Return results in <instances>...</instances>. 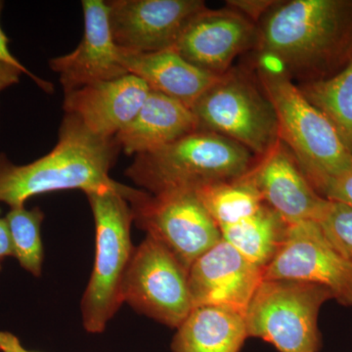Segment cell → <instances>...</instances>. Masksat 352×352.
Returning a JSON list of instances; mask_svg holds the SVG:
<instances>
[{"label": "cell", "instance_id": "obj_23", "mask_svg": "<svg viewBox=\"0 0 352 352\" xmlns=\"http://www.w3.org/2000/svg\"><path fill=\"white\" fill-rule=\"evenodd\" d=\"M6 219L12 241L14 258L34 276L43 271V245L41 240L43 210L38 207L28 210L23 207L10 208Z\"/></svg>", "mask_w": 352, "mask_h": 352}, {"label": "cell", "instance_id": "obj_22", "mask_svg": "<svg viewBox=\"0 0 352 352\" xmlns=\"http://www.w3.org/2000/svg\"><path fill=\"white\" fill-rule=\"evenodd\" d=\"M298 87L327 118L352 154V61L330 78L298 83Z\"/></svg>", "mask_w": 352, "mask_h": 352}, {"label": "cell", "instance_id": "obj_15", "mask_svg": "<svg viewBox=\"0 0 352 352\" xmlns=\"http://www.w3.org/2000/svg\"><path fill=\"white\" fill-rule=\"evenodd\" d=\"M263 268L221 238L189 268L188 285L194 307L219 305L245 314L263 281Z\"/></svg>", "mask_w": 352, "mask_h": 352}, {"label": "cell", "instance_id": "obj_19", "mask_svg": "<svg viewBox=\"0 0 352 352\" xmlns=\"http://www.w3.org/2000/svg\"><path fill=\"white\" fill-rule=\"evenodd\" d=\"M248 335L245 314L219 305L191 310L177 328L173 352H239Z\"/></svg>", "mask_w": 352, "mask_h": 352}, {"label": "cell", "instance_id": "obj_6", "mask_svg": "<svg viewBox=\"0 0 352 352\" xmlns=\"http://www.w3.org/2000/svg\"><path fill=\"white\" fill-rule=\"evenodd\" d=\"M332 298V293L319 285L263 279L245 312L248 335L270 342L279 352H317L321 346L319 311Z\"/></svg>", "mask_w": 352, "mask_h": 352}, {"label": "cell", "instance_id": "obj_20", "mask_svg": "<svg viewBox=\"0 0 352 352\" xmlns=\"http://www.w3.org/2000/svg\"><path fill=\"white\" fill-rule=\"evenodd\" d=\"M289 224L264 204L251 217L220 229L221 238L258 267L265 270L276 256Z\"/></svg>", "mask_w": 352, "mask_h": 352}, {"label": "cell", "instance_id": "obj_10", "mask_svg": "<svg viewBox=\"0 0 352 352\" xmlns=\"http://www.w3.org/2000/svg\"><path fill=\"white\" fill-rule=\"evenodd\" d=\"M263 279L319 285L340 305L352 307V264L331 244L318 222L289 224Z\"/></svg>", "mask_w": 352, "mask_h": 352}, {"label": "cell", "instance_id": "obj_7", "mask_svg": "<svg viewBox=\"0 0 352 352\" xmlns=\"http://www.w3.org/2000/svg\"><path fill=\"white\" fill-rule=\"evenodd\" d=\"M199 129L214 132L263 157L279 140L276 113L259 83L230 69L191 108Z\"/></svg>", "mask_w": 352, "mask_h": 352}, {"label": "cell", "instance_id": "obj_9", "mask_svg": "<svg viewBox=\"0 0 352 352\" xmlns=\"http://www.w3.org/2000/svg\"><path fill=\"white\" fill-rule=\"evenodd\" d=\"M122 295L139 314L171 328L179 327L194 308L188 271L150 236L134 249Z\"/></svg>", "mask_w": 352, "mask_h": 352}, {"label": "cell", "instance_id": "obj_30", "mask_svg": "<svg viewBox=\"0 0 352 352\" xmlns=\"http://www.w3.org/2000/svg\"><path fill=\"white\" fill-rule=\"evenodd\" d=\"M0 352H34L25 349L14 333L0 331Z\"/></svg>", "mask_w": 352, "mask_h": 352}, {"label": "cell", "instance_id": "obj_24", "mask_svg": "<svg viewBox=\"0 0 352 352\" xmlns=\"http://www.w3.org/2000/svg\"><path fill=\"white\" fill-rule=\"evenodd\" d=\"M318 224L331 244L352 264V208L330 201Z\"/></svg>", "mask_w": 352, "mask_h": 352}, {"label": "cell", "instance_id": "obj_29", "mask_svg": "<svg viewBox=\"0 0 352 352\" xmlns=\"http://www.w3.org/2000/svg\"><path fill=\"white\" fill-rule=\"evenodd\" d=\"M14 256L12 241L6 217H0V263L4 258Z\"/></svg>", "mask_w": 352, "mask_h": 352}, {"label": "cell", "instance_id": "obj_4", "mask_svg": "<svg viewBox=\"0 0 352 352\" xmlns=\"http://www.w3.org/2000/svg\"><path fill=\"white\" fill-rule=\"evenodd\" d=\"M256 78L276 113L280 140L321 195L329 180L351 168V153L327 118L284 72L261 63Z\"/></svg>", "mask_w": 352, "mask_h": 352}, {"label": "cell", "instance_id": "obj_5", "mask_svg": "<svg viewBox=\"0 0 352 352\" xmlns=\"http://www.w3.org/2000/svg\"><path fill=\"white\" fill-rule=\"evenodd\" d=\"M126 185L85 194L96 230L94 270L82 302L83 326L88 333L107 327L122 302V284L134 249L131 229L133 217L124 198Z\"/></svg>", "mask_w": 352, "mask_h": 352}, {"label": "cell", "instance_id": "obj_2", "mask_svg": "<svg viewBox=\"0 0 352 352\" xmlns=\"http://www.w3.org/2000/svg\"><path fill=\"white\" fill-rule=\"evenodd\" d=\"M122 151L116 138H103L78 118L64 113L52 151L23 166L0 154V203L23 207L34 196L62 190L85 194L117 186L110 171Z\"/></svg>", "mask_w": 352, "mask_h": 352}, {"label": "cell", "instance_id": "obj_18", "mask_svg": "<svg viewBox=\"0 0 352 352\" xmlns=\"http://www.w3.org/2000/svg\"><path fill=\"white\" fill-rule=\"evenodd\" d=\"M198 129L199 122L191 109L151 90L138 115L115 138L122 151L136 156L164 147Z\"/></svg>", "mask_w": 352, "mask_h": 352}, {"label": "cell", "instance_id": "obj_12", "mask_svg": "<svg viewBox=\"0 0 352 352\" xmlns=\"http://www.w3.org/2000/svg\"><path fill=\"white\" fill-rule=\"evenodd\" d=\"M256 43L258 25L249 18L231 8H206L189 21L173 50L198 68L222 76Z\"/></svg>", "mask_w": 352, "mask_h": 352}, {"label": "cell", "instance_id": "obj_31", "mask_svg": "<svg viewBox=\"0 0 352 352\" xmlns=\"http://www.w3.org/2000/svg\"><path fill=\"white\" fill-rule=\"evenodd\" d=\"M0 270H1V263H0Z\"/></svg>", "mask_w": 352, "mask_h": 352}, {"label": "cell", "instance_id": "obj_14", "mask_svg": "<svg viewBox=\"0 0 352 352\" xmlns=\"http://www.w3.org/2000/svg\"><path fill=\"white\" fill-rule=\"evenodd\" d=\"M248 175L264 203L288 224L319 222L330 206V201L310 184L280 139L265 155L256 157Z\"/></svg>", "mask_w": 352, "mask_h": 352}, {"label": "cell", "instance_id": "obj_21", "mask_svg": "<svg viewBox=\"0 0 352 352\" xmlns=\"http://www.w3.org/2000/svg\"><path fill=\"white\" fill-rule=\"evenodd\" d=\"M248 173L236 179L206 185L193 191L219 230L256 214L265 204Z\"/></svg>", "mask_w": 352, "mask_h": 352}, {"label": "cell", "instance_id": "obj_17", "mask_svg": "<svg viewBox=\"0 0 352 352\" xmlns=\"http://www.w3.org/2000/svg\"><path fill=\"white\" fill-rule=\"evenodd\" d=\"M122 56L129 74L142 80L152 91L182 102L190 109L221 78L190 63L173 50L154 53L122 50Z\"/></svg>", "mask_w": 352, "mask_h": 352}, {"label": "cell", "instance_id": "obj_27", "mask_svg": "<svg viewBox=\"0 0 352 352\" xmlns=\"http://www.w3.org/2000/svg\"><path fill=\"white\" fill-rule=\"evenodd\" d=\"M276 2V0H228L226 4L258 25Z\"/></svg>", "mask_w": 352, "mask_h": 352}, {"label": "cell", "instance_id": "obj_13", "mask_svg": "<svg viewBox=\"0 0 352 352\" xmlns=\"http://www.w3.org/2000/svg\"><path fill=\"white\" fill-rule=\"evenodd\" d=\"M85 31L75 50L52 58L50 67L59 76L64 94L85 85L129 75L122 50L113 39L107 1H82Z\"/></svg>", "mask_w": 352, "mask_h": 352}, {"label": "cell", "instance_id": "obj_1", "mask_svg": "<svg viewBox=\"0 0 352 352\" xmlns=\"http://www.w3.org/2000/svg\"><path fill=\"white\" fill-rule=\"evenodd\" d=\"M254 50L293 82L336 75L352 61V0L277 1L258 23Z\"/></svg>", "mask_w": 352, "mask_h": 352}, {"label": "cell", "instance_id": "obj_25", "mask_svg": "<svg viewBox=\"0 0 352 352\" xmlns=\"http://www.w3.org/2000/svg\"><path fill=\"white\" fill-rule=\"evenodd\" d=\"M321 196L352 208V166L329 180L321 191Z\"/></svg>", "mask_w": 352, "mask_h": 352}, {"label": "cell", "instance_id": "obj_28", "mask_svg": "<svg viewBox=\"0 0 352 352\" xmlns=\"http://www.w3.org/2000/svg\"><path fill=\"white\" fill-rule=\"evenodd\" d=\"M22 74L20 69L0 62V92L3 91L6 88L19 83L20 76Z\"/></svg>", "mask_w": 352, "mask_h": 352}, {"label": "cell", "instance_id": "obj_8", "mask_svg": "<svg viewBox=\"0 0 352 352\" xmlns=\"http://www.w3.org/2000/svg\"><path fill=\"white\" fill-rule=\"evenodd\" d=\"M124 198L135 226L161 243L187 271L221 240L219 227L193 191L152 195L127 186Z\"/></svg>", "mask_w": 352, "mask_h": 352}, {"label": "cell", "instance_id": "obj_26", "mask_svg": "<svg viewBox=\"0 0 352 352\" xmlns=\"http://www.w3.org/2000/svg\"><path fill=\"white\" fill-rule=\"evenodd\" d=\"M4 3L3 1L0 0V15H1L2 9H3ZM0 62L10 65L14 68L20 69L24 75L31 78L36 85H38L43 91L47 92V94H52L54 90L52 83L46 82L43 78H38V76L34 75L31 71H29L24 65L21 63L19 60L17 59L10 50H9V39L7 38L6 34L2 31L1 25H0Z\"/></svg>", "mask_w": 352, "mask_h": 352}, {"label": "cell", "instance_id": "obj_16", "mask_svg": "<svg viewBox=\"0 0 352 352\" xmlns=\"http://www.w3.org/2000/svg\"><path fill=\"white\" fill-rule=\"evenodd\" d=\"M150 91L142 80L129 74L65 94L63 111L96 135L113 138L138 115Z\"/></svg>", "mask_w": 352, "mask_h": 352}, {"label": "cell", "instance_id": "obj_11", "mask_svg": "<svg viewBox=\"0 0 352 352\" xmlns=\"http://www.w3.org/2000/svg\"><path fill=\"white\" fill-rule=\"evenodd\" d=\"M113 39L120 50L154 53L173 50L189 21L208 8L201 0L107 1Z\"/></svg>", "mask_w": 352, "mask_h": 352}, {"label": "cell", "instance_id": "obj_3", "mask_svg": "<svg viewBox=\"0 0 352 352\" xmlns=\"http://www.w3.org/2000/svg\"><path fill=\"white\" fill-rule=\"evenodd\" d=\"M256 161L239 143L198 129L154 151L136 155L124 173L144 191L160 195L236 179Z\"/></svg>", "mask_w": 352, "mask_h": 352}]
</instances>
